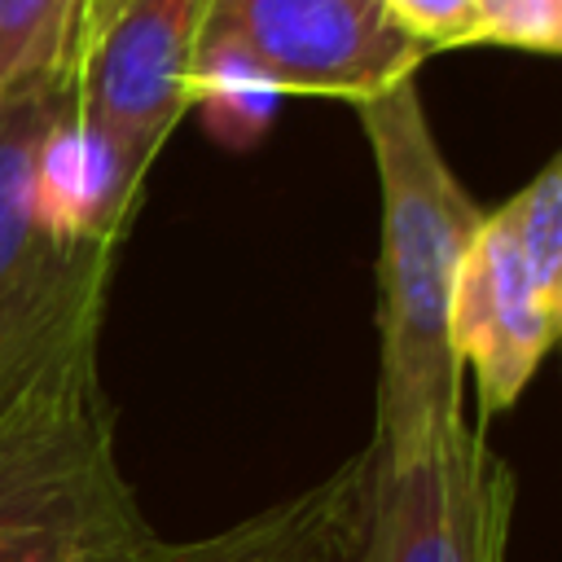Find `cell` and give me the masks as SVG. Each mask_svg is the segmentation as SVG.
I'll return each instance as SVG.
<instances>
[{
  "label": "cell",
  "mask_w": 562,
  "mask_h": 562,
  "mask_svg": "<svg viewBox=\"0 0 562 562\" xmlns=\"http://www.w3.org/2000/svg\"><path fill=\"white\" fill-rule=\"evenodd\" d=\"M206 0H127L75 57L70 110L149 176L171 127L189 110V70Z\"/></svg>",
  "instance_id": "cell-6"
},
{
  "label": "cell",
  "mask_w": 562,
  "mask_h": 562,
  "mask_svg": "<svg viewBox=\"0 0 562 562\" xmlns=\"http://www.w3.org/2000/svg\"><path fill=\"white\" fill-rule=\"evenodd\" d=\"M241 48L277 88L373 101L417 75L426 53L382 0H206L202 35Z\"/></svg>",
  "instance_id": "cell-5"
},
{
  "label": "cell",
  "mask_w": 562,
  "mask_h": 562,
  "mask_svg": "<svg viewBox=\"0 0 562 562\" xmlns=\"http://www.w3.org/2000/svg\"><path fill=\"white\" fill-rule=\"evenodd\" d=\"M79 0H0V105L70 83Z\"/></svg>",
  "instance_id": "cell-11"
},
{
  "label": "cell",
  "mask_w": 562,
  "mask_h": 562,
  "mask_svg": "<svg viewBox=\"0 0 562 562\" xmlns=\"http://www.w3.org/2000/svg\"><path fill=\"white\" fill-rule=\"evenodd\" d=\"M70 105V83L0 105V422L97 378L114 250L57 241L31 206V154Z\"/></svg>",
  "instance_id": "cell-2"
},
{
  "label": "cell",
  "mask_w": 562,
  "mask_h": 562,
  "mask_svg": "<svg viewBox=\"0 0 562 562\" xmlns=\"http://www.w3.org/2000/svg\"><path fill=\"white\" fill-rule=\"evenodd\" d=\"M127 0H79V13H75V57H79V48L123 9ZM75 66V61H70Z\"/></svg>",
  "instance_id": "cell-15"
},
{
  "label": "cell",
  "mask_w": 562,
  "mask_h": 562,
  "mask_svg": "<svg viewBox=\"0 0 562 562\" xmlns=\"http://www.w3.org/2000/svg\"><path fill=\"white\" fill-rule=\"evenodd\" d=\"M496 215L505 220L536 285L562 303V158L553 154L505 206H496Z\"/></svg>",
  "instance_id": "cell-12"
},
{
  "label": "cell",
  "mask_w": 562,
  "mask_h": 562,
  "mask_svg": "<svg viewBox=\"0 0 562 562\" xmlns=\"http://www.w3.org/2000/svg\"><path fill=\"white\" fill-rule=\"evenodd\" d=\"M558 325L562 303L536 285L505 220L483 215L452 299V351L474 378L483 417L505 413L527 391Z\"/></svg>",
  "instance_id": "cell-7"
},
{
  "label": "cell",
  "mask_w": 562,
  "mask_h": 562,
  "mask_svg": "<svg viewBox=\"0 0 562 562\" xmlns=\"http://www.w3.org/2000/svg\"><path fill=\"white\" fill-rule=\"evenodd\" d=\"M158 544L123 479L101 378L0 422V562H149Z\"/></svg>",
  "instance_id": "cell-3"
},
{
  "label": "cell",
  "mask_w": 562,
  "mask_h": 562,
  "mask_svg": "<svg viewBox=\"0 0 562 562\" xmlns=\"http://www.w3.org/2000/svg\"><path fill=\"white\" fill-rule=\"evenodd\" d=\"M364 470L369 452L321 487H307L303 496L272 505L220 536L193 544L162 540L149 562H342V544H351L360 518Z\"/></svg>",
  "instance_id": "cell-9"
},
{
  "label": "cell",
  "mask_w": 562,
  "mask_h": 562,
  "mask_svg": "<svg viewBox=\"0 0 562 562\" xmlns=\"http://www.w3.org/2000/svg\"><path fill=\"white\" fill-rule=\"evenodd\" d=\"M189 110L224 149H255L281 110V88L233 44L198 40L189 70Z\"/></svg>",
  "instance_id": "cell-10"
},
{
  "label": "cell",
  "mask_w": 562,
  "mask_h": 562,
  "mask_svg": "<svg viewBox=\"0 0 562 562\" xmlns=\"http://www.w3.org/2000/svg\"><path fill=\"white\" fill-rule=\"evenodd\" d=\"M382 9L395 31L408 35L426 57L479 44L474 0H382Z\"/></svg>",
  "instance_id": "cell-14"
},
{
  "label": "cell",
  "mask_w": 562,
  "mask_h": 562,
  "mask_svg": "<svg viewBox=\"0 0 562 562\" xmlns=\"http://www.w3.org/2000/svg\"><path fill=\"white\" fill-rule=\"evenodd\" d=\"M145 176H136L110 140L88 132L66 105L31 154V206L57 241L114 250Z\"/></svg>",
  "instance_id": "cell-8"
},
{
  "label": "cell",
  "mask_w": 562,
  "mask_h": 562,
  "mask_svg": "<svg viewBox=\"0 0 562 562\" xmlns=\"http://www.w3.org/2000/svg\"><path fill=\"white\" fill-rule=\"evenodd\" d=\"M479 44L553 57L562 48V0H474Z\"/></svg>",
  "instance_id": "cell-13"
},
{
  "label": "cell",
  "mask_w": 562,
  "mask_h": 562,
  "mask_svg": "<svg viewBox=\"0 0 562 562\" xmlns=\"http://www.w3.org/2000/svg\"><path fill=\"white\" fill-rule=\"evenodd\" d=\"M382 202V369L378 461H408L443 443L461 422V364L452 351V299L483 211L452 176L417 83L356 105Z\"/></svg>",
  "instance_id": "cell-1"
},
{
  "label": "cell",
  "mask_w": 562,
  "mask_h": 562,
  "mask_svg": "<svg viewBox=\"0 0 562 562\" xmlns=\"http://www.w3.org/2000/svg\"><path fill=\"white\" fill-rule=\"evenodd\" d=\"M514 474L461 422L408 461L369 452L351 562H505Z\"/></svg>",
  "instance_id": "cell-4"
}]
</instances>
